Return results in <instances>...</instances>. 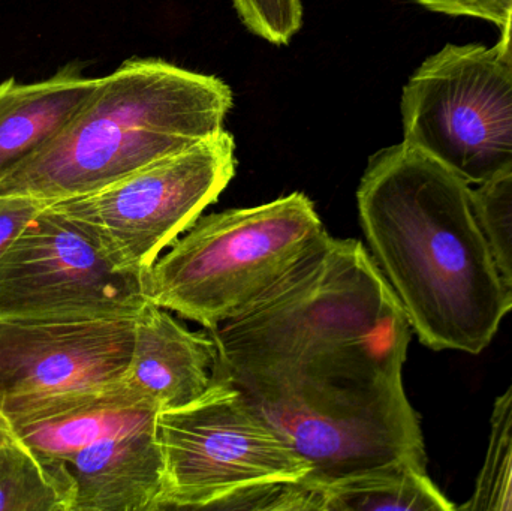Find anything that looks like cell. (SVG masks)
<instances>
[{"instance_id": "obj_13", "label": "cell", "mask_w": 512, "mask_h": 511, "mask_svg": "<svg viewBox=\"0 0 512 511\" xmlns=\"http://www.w3.org/2000/svg\"><path fill=\"white\" fill-rule=\"evenodd\" d=\"M99 78L68 65L38 83L0 84V183L54 140L89 101Z\"/></svg>"}, {"instance_id": "obj_19", "label": "cell", "mask_w": 512, "mask_h": 511, "mask_svg": "<svg viewBox=\"0 0 512 511\" xmlns=\"http://www.w3.org/2000/svg\"><path fill=\"white\" fill-rule=\"evenodd\" d=\"M240 18L254 35L285 45L303 21L301 0H233Z\"/></svg>"}, {"instance_id": "obj_11", "label": "cell", "mask_w": 512, "mask_h": 511, "mask_svg": "<svg viewBox=\"0 0 512 511\" xmlns=\"http://www.w3.org/2000/svg\"><path fill=\"white\" fill-rule=\"evenodd\" d=\"M218 348L210 333H195L170 311L147 303L135 318L134 350L126 383L152 399L159 413L197 401L215 381Z\"/></svg>"}, {"instance_id": "obj_21", "label": "cell", "mask_w": 512, "mask_h": 511, "mask_svg": "<svg viewBox=\"0 0 512 511\" xmlns=\"http://www.w3.org/2000/svg\"><path fill=\"white\" fill-rule=\"evenodd\" d=\"M430 11L454 17H474L492 21L502 27L510 12L512 0H417Z\"/></svg>"}, {"instance_id": "obj_2", "label": "cell", "mask_w": 512, "mask_h": 511, "mask_svg": "<svg viewBox=\"0 0 512 511\" xmlns=\"http://www.w3.org/2000/svg\"><path fill=\"white\" fill-rule=\"evenodd\" d=\"M367 251L433 351L483 353L512 311L471 185L402 141L370 158L357 191Z\"/></svg>"}, {"instance_id": "obj_22", "label": "cell", "mask_w": 512, "mask_h": 511, "mask_svg": "<svg viewBox=\"0 0 512 511\" xmlns=\"http://www.w3.org/2000/svg\"><path fill=\"white\" fill-rule=\"evenodd\" d=\"M496 48H498L502 59L512 68V5L510 12H508L507 20L502 24L501 39H499L498 44H496Z\"/></svg>"}, {"instance_id": "obj_5", "label": "cell", "mask_w": 512, "mask_h": 511, "mask_svg": "<svg viewBox=\"0 0 512 511\" xmlns=\"http://www.w3.org/2000/svg\"><path fill=\"white\" fill-rule=\"evenodd\" d=\"M236 143L221 131L81 197L48 204L119 267L144 273L218 201L236 176Z\"/></svg>"}, {"instance_id": "obj_3", "label": "cell", "mask_w": 512, "mask_h": 511, "mask_svg": "<svg viewBox=\"0 0 512 511\" xmlns=\"http://www.w3.org/2000/svg\"><path fill=\"white\" fill-rule=\"evenodd\" d=\"M233 92L215 75L159 59H131L98 89L63 131L0 183V195L45 204L101 191L218 132Z\"/></svg>"}, {"instance_id": "obj_17", "label": "cell", "mask_w": 512, "mask_h": 511, "mask_svg": "<svg viewBox=\"0 0 512 511\" xmlns=\"http://www.w3.org/2000/svg\"><path fill=\"white\" fill-rule=\"evenodd\" d=\"M324 486L303 477L271 480L239 489L213 504L209 510L324 511Z\"/></svg>"}, {"instance_id": "obj_12", "label": "cell", "mask_w": 512, "mask_h": 511, "mask_svg": "<svg viewBox=\"0 0 512 511\" xmlns=\"http://www.w3.org/2000/svg\"><path fill=\"white\" fill-rule=\"evenodd\" d=\"M60 462L74 485L72 511H161L164 456L156 422Z\"/></svg>"}, {"instance_id": "obj_20", "label": "cell", "mask_w": 512, "mask_h": 511, "mask_svg": "<svg viewBox=\"0 0 512 511\" xmlns=\"http://www.w3.org/2000/svg\"><path fill=\"white\" fill-rule=\"evenodd\" d=\"M48 204L18 195H0V258L18 234Z\"/></svg>"}, {"instance_id": "obj_15", "label": "cell", "mask_w": 512, "mask_h": 511, "mask_svg": "<svg viewBox=\"0 0 512 511\" xmlns=\"http://www.w3.org/2000/svg\"><path fill=\"white\" fill-rule=\"evenodd\" d=\"M72 504L65 464L42 458L9 429L0 441V511H72Z\"/></svg>"}, {"instance_id": "obj_10", "label": "cell", "mask_w": 512, "mask_h": 511, "mask_svg": "<svg viewBox=\"0 0 512 511\" xmlns=\"http://www.w3.org/2000/svg\"><path fill=\"white\" fill-rule=\"evenodd\" d=\"M159 408L126 383L66 393L9 420L12 434L42 458L66 461L105 438L156 422Z\"/></svg>"}, {"instance_id": "obj_8", "label": "cell", "mask_w": 512, "mask_h": 511, "mask_svg": "<svg viewBox=\"0 0 512 511\" xmlns=\"http://www.w3.org/2000/svg\"><path fill=\"white\" fill-rule=\"evenodd\" d=\"M147 303L144 275L114 266L48 206L0 258V320L137 318Z\"/></svg>"}, {"instance_id": "obj_14", "label": "cell", "mask_w": 512, "mask_h": 511, "mask_svg": "<svg viewBox=\"0 0 512 511\" xmlns=\"http://www.w3.org/2000/svg\"><path fill=\"white\" fill-rule=\"evenodd\" d=\"M324 486V511H453L427 470L382 468Z\"/></svg>"}, {"instance_id": "obj_4", "label": "cell", "mask_w": 512, "mask_h": 511, "mask_svg": "<svg viewBox=\"0 0 512 511\" xmlns=\"http://www.w3.org/2000/svg\"><path fill=\"white\" fill-rule=\"evenodd\" d=\"M321 231L315 204L301 192L201 216L144 273L147 302L213 332L277 281Z\"/></svg>"}, {"instance_id": "obj_7", "label": "cell", "mask_w": 512, "mask_h": 511, "mask_svg": "<svg viewBox=\"0 0 512 511\" xmlns=\"http://www.w3.org/2000/svg\"><path fill=\"white\" fill-rule=\"evenodd\" d=\"M164 456L162 510H209L239 489L312 471L231 384L215 378L201 398L156 417Z\"/></svg>"}, {"instance_id": "obj_23", "label": "cell", "mask_w": 512, "mask_h": 511, "mask_svg": "<svg viewBox=\"0 0 512 511\" xmlns=\"http://www.w3.org/2000/svg\"><path fill=\"white\" fill-rule=\"evenodd\" d=\"M9 434V423L6 422L5 417L0 414V441Z\"/></svg>"}, {"instance_id": "obj_18", "label": "cell", "mask_w": 512, "mask_h": 511, "mask_svg": "<svg viewBox=\"0 0 512 511\" xmlns=\"http://www.w3.org/2000/svg\"><path fill=\"white\" fill-rule=\"evenodd\" d=\"M472 200L512 299V173L472 189Z\"/></svg>"}, {"instance_id": "obj_1", "label": "cell", "mask_w": 512, "mask_h": 511, "mask_svg": "<svg viewBox=\"0 0 512 511\" xmlns=\"http://www.w3.org/2000/svg\"><path fill=\"white\" fill-rule=\"evenodd\" d=\"M215 378L236 387L327 485L382 468L427 470L403 386L412 327L357 239L327 231L209 332Z\"/></svg>"}, {"instance_id": "obj_6", "label": "cell", "mask_w": 512, "mask_h": 511, "mask_svg": "<svg viewBox=\"0 0 512 511\" xmlns=\"http://www.w3.org/2000/svg\"><path fill=\"white\" fill-rule=\"evenodd\" d=\"M402 119L403 141L468 185L512 173V68L496 45L429 57L403 89Z\"/></svg>"}, {"instance_id": "obj_9", "label": "cell", "mask_w": 512, "mask_h": 511, "mask_svg": "<svg viewBox=\"0 0 512 511\" xmlns=\"http://www.w3.org/2000/svg\"><path fill=\"white\" fill-rule=\"evenodd\" d=\"M135 318L0 320V414L6 422L48 399L125 378Z\"/></svg>"}, {"instance_id": "obj_16", "label": "cell", "mask_w": 512, "mask_h": 511, "mask_svg": "<svg viewBox=\"0 0 512 511\" xmlns=\"http://www.w3.org/2000/svg\"><path fill=\"white\" fill-rule=\"evenodd\" d=\"M457 510L512 511V381L493 407L489 447L474 492Z\"/></svg>"}]
</instances>
